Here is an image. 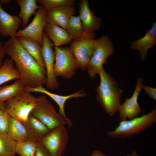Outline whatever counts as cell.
<instances>
[{
  "mask_svg": "<svg viewBox=\"0 0 156 156\" xmlns=\"http://www.w3.org/2000/svg\"><path fill=\"white\" fill-rule=\"evenodd\" d=\"M114 51L112 42L107 36L95 39L93 52L86 68L90 78H94L99 74L103 64L107 62V57Z\"/></svg>",
  "mask_w": 156,
  "mask_h": 156,
  "instance_id": "4",
  "label": "cell"
},
{
  "mask_svg": "<svg viewBox=\"0 0 156 156\" xmlns=\"http://www.w3.org/2000/svg\"><path fill=\"white\" fill-rule=\"evenodd\" d=\"M69 139L67 129L65 125H62L51 130L40 141L51 156H61Z\"/></svg>",
  "mask_w": 156,
  "mask_h": 156,
  "instance_id": "9",
  "label": "cell"
},
{
  "mask_svg": "<svg viewBox=\"0 0 156 156\" xmlns=\"http://www.w3.org/2000/svg\"><path fill=\"white\" fill-rule=\"evenodd\" d=\"M5 54L3 44L2 42L0 41V68L3 64V59Z\"/></svg>",
  "mask_w": 156,
  "mask_h": 156,
  "instance_id": "32",
  "label": "cell"
},
{
  "mask_svg": "<svg viewBox=\"0 0 156 156\" xmlns=\"http://www.w3.org/2000/svg\"><path fill=\"white\" fill-rule=\"evenodd\" d=\"M54 46L53 44L48 38L44 31L42 54L46 72L45 84L47 88L50 90L57 89L59 86L54 72V62L55 59L54 51L53 49Z\"/></svg>",
  "mask_w": 156,
  "mask_h": 156,
  "instance_id": "10",
  "label": "cell"
},
{
  "mask_svg": "<svg viewBox=\"0 0 156 156\" xmlns=\"http://www.w3.org/2000/svg\"><path fill=\"white\" fill-rule=\"evenodd\" d=\"M17 38L23 47L40 65L45 68L42 55L41 46L35 40L28 38L23 37Z\"/></svg>",
  "mask_w": 156,
  "mask_h": 156,
  "instance_id": "21",
  "label": "cell"
},
{
  "mask_svg": "<svg viewBox=\"0 0 156 156\" xmlns=\"http://www.w3.org/2000/svg\"><path fill=\"white\" fill-rule=\"evenodd\" d=\"M16 2L20 7L18 16L22 20V27L25 28L31 16L36 14V10L40 7L36 0H16Z\"/></svg>",
  "mask_w": 156,
  "mask_h": 156,
  "instance_id": "23",
  "label": "cell"
},
{
  "mask_svg": "<svg viewBox=\"0 0 156 156\" xmlns=\"http://www.w3.org/2000/svg\"><path fill=\"white\" fill-rule=\"evenodd\" d=\"M6 54L15 63L20 79L27 87L34 88L45 84V68L21 46L16 37L10 38L3 44Z\"/></svg>",
  "mask_w": 156,
  "mask_h": 156,
  "instance_id": "1",
  "label": "cell"
},
{
  "mask_svg": "<svg viewBox=\"0 0 156 156\" xmlns=\"http://www.w3.org/2000/svg\"><path fill=\"white\" fill-rule=\"evenodd\" d=\"M37 144L38 142L30 140L16 142V153L20 156H35Z\"/></svg>",
  "mask_w": 156,
  "mask_h": 156,
  "instance_id": "27",
  "label": "cell"
},
{
  "mask_svg": "<svg viewBox=\"0 0 156 156\" xmlns=\"http://www.w3.org/2000/svg\"><path fill=\"white\" fill-rule=\"evenodd\" d=\"M2 4L0 0V34L4 37H16L22 20L18 15H12L5 11Z\"/></svg>",
  "mask_w": 156,
  "mask_h": 156,
  "instance_id": "15",
  "label": "cell"
},
{
  "mask_svg": "<svg viewBox=\"0 0 156 156\" xmlns=\"http://www.w3.org/2000/svg\"><path fill=\"white\" fill-rule=\"evenodd\" d=\"M95 34L93 31H84L78 38L73 40L69 48L77 63L79 69H86L93 49Z\"/></svg>",
  "mask_w": 156,
  "mask_h": 156,
  "instance_id": "7",
  "label": "cell"
},
{
  "mask_svg": "<svg viewBox=\"0 0 156 156\" xmlns=\"http://www.w3.org/2000/svg\"><path fill=\"white\" fill-rule=\"evenodd\" d=\"M44 30L48 38L53 42L54 47L67 44L72 41L66 30L57 25L47 23Z\"/></svg>",
  "mask_w": 156,
  "mask_h": 156,
  "instance_id": "19",
  "label": "cell"
},
{
  "mask_svg": "<svg viewBox=\"0 0 156 156\" xmlns=\"http://www.w3.org/2000/svg\"><path fill=\"white\" fill-rule=\"evenodd\" d=\"M37 102V98L25 92L6 101L4 104L11 117L23 123L28 119Z\"/></svg>",
  "mask_w": 156,
  "mask_h": 156,
  "instance_id": "6",
  "label": "cell"
},
{
  "mask_svg": "<svg viewBox=\"0 0 156 156\" xmlns=\"http://www.w3.org/2000/svg\"><path fill=\"white\" fill-rule=\"evenodd\" d=\"M0 1L2 4H6L10 3L11 1L10 0H0Z\"/></svg>",
  "mask_w": 156,
  "mask_h": 156,
  "instance_id": "34",
  "label": "cell"
},
{
  "mask_svg": "<svg viewBox=\"0 0 156 156\" xmlns=\"http://www.w3.org/2000/svg\"><path fill=\"white\" fill-rule=\"evenodd\" d=\"M66 30L72 40L78 38L82 34L84 30L79 15L71 16Z\"/></svg>",
  "mask_w": 156,
  "mask_h": 156,
  "instance_id": "25",
  "label": "cell"
},
{
  "mask_svg": "<svg viewBox=\"0 0 156 156\" xmlns=\"http://www.w3.org/2000/svg\"><path fill=\"white\" fill-rule=\"evenodd\" d=\"M7 135L10 139L16 142L29 140L28 134L23 124L11 116Z\"/></svg>",
  "mask_w": 156,
  "mask_h": 156,
  "instance_id": "20",
  "label": "cell"
},
{
  "mask_svg": "<svg viewBox=\"0 0 156 156\" xmlns=\"http://www.w3.org/2000/svg\"><path fill=\"white\" fill-rule=\"evenodd\" d=\"M156 44V23L155 22L143 37L132 41L130 45L132 49L139 51L142 60H144L146 58L148 49L153 48Z\"/></svg>",
  "mask_w": 156,
  "mask_h": 156,
  "instance_id": "17",
  "label": "cell"
},
{
  "mask_svg": "<svg viewBox=\"0 0 156 156\" xmlns=\"http://www.w3.org/2000/svg\"><path fill=\"white\" fill-rule=\"evenodd\" d=\"M126 156H138V155L137 153L134 151L132 153Z\"/></svg>",
  "mask_w": 156,
  "mask_h": 156,
  "instance_id": "35",
  "label": "cell"
},
{
  "mask_svg": "<svg viewBox=\"0 0 156 156\" xmlns=\"http://www.w3.org/2000/svg\"><path fill=\"white\" fill-rule=\"evenodd\" d=\"M35 156H51L40 141L38 142Z\"/></svg>",
  "mask_w": 156,
  "mask_h": 156,
  "instance_id": "30",
  "label": "cell"
},
{
  "mask_svg": "<svg viewBox=\"0 0 156 156\" xmlns=\"http://www.w3.org/2000/svg\"><path fill=\"white\" fill-rule=\"evenodd\" d=\"M90 156H107L99 150L93 151Z\"/></svg>",
  "mask_w": 156,
  "mask_h": 156,
  "instance_id": "33",
  "label": "cell"
},
{
  "mask_svg": "<svg viewBox=\"0 0 156 156\" xmlns=\"http://www.w3.org/2000/svg\"><path fill=\"white\" fill-rule=\"evenodd\" d=\"M73 6L65 5L47 11V23L58 26L64 29L66 28L69 20L75 13Z\"/></svg>",
  "mask_w": 156,
  "mask_h": 156,
  "instance_id": "14",
  "label": "cell"
},
{
  "mask_svg": "<svg viewBox=\"0 0 156 156\" xmlns=\"http://www.w3.org/2000/svg\"><path fill=\"white\" fill-rule=\"evenodd\" d=\"M20 76L12 59L8 58L3 61L0 68V86L13 79H20Z\"/></svg>",
  "mask_w": 156,
  "mask_h": 156,
  "instance_id": "24",
  "label": "cell"
},
{
  "mask_svg": "<svg viewBox=\"0 0 156 156\" xmlns=\"http://www.w3.org/2000/svg\"><path fill=\"white\" fill-rule=\"evenodd\" d=\"M98 74L100 82L96 88V99L106 113L112 117L118 111L122 91L116 81L103 67Z\"/></svg>",
  "mask_w": 156,
  "mask_h": 156,
  "instance_id": "2",
  "label": "cell"
},
{
  "mask_svg": "<svg viewBox=\"0 0 156 156\" xmlns=\"http://www.w3.org/2000/svg\"><path fill=\"white\" fill-rule=\"evenodd\" d=\"M156 122V108L149 113L132 119L120 121L113 131H108L107 135L113 138H123L136 135L144 131Z\"/></svg>",
  "mask_w": 156,
  "mask_h": 156,
  "instance_id": "3",
  "label": "cell"
},
{
  "mask_svg": "<svg viewBox=\"0 0 156 156\" xmlns=\"http://www.w3.org/2000/svg\"><path fill=\"white\" fill-rule=\"evenodd\" d=\"M55 62L54 72L56 77L69 79L76 73L78 69L77 61L69 47L54 46Z\"/></svg>",
  "mask_w": 156,
  "mask_h": 156,
  "instance_id": "8",
  "label": "cell"
},
{
  "mask_svg": "<svg viewBox=\"0 0 156 156\" xmlns=\"http://www.w3.org/2000/svg\"><path fill=\"white\" fill-rule=\"evenodd\" d=\"M47 11L40 6L31 22L24 29L18 30L16 37L28 38L38 42L41 46L43 42L44 30L47 23Z\"/></svg>",
  "mask_w": 156,
  "mask_h": 156,
  "instance_id": "11",
  "label": "cell"
},
{
  "mask_svg": "<svg viewBox=\"0 0 156 156\" xmlns=\"http://www.w3.org/2000/svg\"><path fill=\"white\" fill-rule=\"evenodd\" d=\"M79 16L84 31L94 32L100 29L101 19L96 16L90 9L87 0H81L79 3Z\"/></svg>",
  "mask_w": 156,
  "mask_h": 156,
  "instance_id": "16",
  "label": "cell"
},
{
  "mask_svg": "<svg viewBox=\"0 0 156 156\" xmlns=\"http://www.w3.org/2000/svg\"><path fill=\"white\" fill-rule=\"evenodd\" d=\"M28 134L29 140L38 142L51 130L31 114L28 119L22 123Z\"/></svg>",
  "mask_w": 156,
  "mask_h": 156,
  "instance_id": "18",
  "label": "cell"
},
{
  "mask_svg": "<svg viewBox=\"0 0 156 156\" xmlns=\"http://www.w3.org/2000/svg\"><path fill=\"white\" fill-rule=\"evenodd\" d=\"M4 103H0V133L7 135L10 116L5 108Z\"/></svg>",
  "mask_w": 156,
  "mask_h": 156,
  "instance_id": "29",
  "label": "cell"
},
{
  "mask_svg": "<svg viewBox=\"0 0 156 156\" xmlns=\"http://www.w3.org/2000/svg\"><path fill=\"white\" fill-rule=\"evenodd\" d=\"M37 99V104L31 113L32 115L50 130L67 124L66 119L57 112L46 96L42 95Z\"/></svg>",
  "mask_w": 156,
  "mask_h": 156,
  "instance_id": "5",
  "label": "cell"
},
{
  "mask_svg": "<svg viewBox=\"0 0 156 156\" xmlns=\"http://www.w3.org/2000/svg\"><path fill=\"white\" fill-rule=\"evenodd\" d=\"M40 6L47 11L62 6L69 5L73 6L74 0H37Z\"/></svg>",
  "mask_w": 156,
  "mask_h": 156,
  "instance_id": "28",
  "label": "cell"
},
{
  "mask_svg": "<svg viewBox=\"0 0 156 156\" xmlns=\"http://www.w3.org/2000/svg\"><path fill=\"white\" fill-rule=\"evenodd\" d=\"M27 86L20 79L13 83L0 88V103L5 102L14 96L26 92Z\"/></svg>",
  "mask_w": 156,
  "mask_h": 156,
  "instance_id": "22",
  "label": "cell"
},
{
  "mask_svg": "<svg viewBox=\"0 0 156 156\" xmlns=\"http://www.w3.org/2000/svg\"><path fill=\"white\" fill-rule=\"evenodd\" d=\"M26 91L30 93L37 92L42 93L52 99L58 106V113L66 119L67 122V125L69 128L71 127L72 123L71 120L66 116L65 114V106L66 102L68 100L72 98L84 97L86 96V94L82 90L67 95H61L50 92L45 89L43 86V85H40L34 88L27 87Z\"/></svg>",
  "mask_w": 156,
  "mask_h": 156,
  "instance_id": "13",
  "label": "cell"
},
{
  "mask_svg": "<svg viewBox=\"0 0 156 156\" xmlns=\"http://www.w3.org/2000/svg\"><path fill=\"white\" fill-rule=\"evenodd\" d=\"M143 80L139 77L137 82L134 92L131 97L126 98L122 104H120L118 111L119 119L121 121L132 119L138 116L142 113V110L138 102V99L142 89Z\"/></svg>",
  "mask_w": 156,
  "mask_h": 156,
  "instance_id": "12",
  "label": "cell"
},
{
  "mask_svg": "<svg viewBox=\"0 0 156 156\" xmlns=\"http://www.w3.org/2000/svg\"><path fill=\"white\" fill-rule=\"evenodd\" d=\"M142 89L144 90L146 93L155 100H156V88L148 86L143 85L142 86Z\"/></svg>",
  "mask_w": 156,
  "mask_h": 156,
  "instance_id": "31",
  "label": "cell"
},
{
  "mask_svg": "<svg viewBox=\"0 0 156 156\" xmlns=\"http://www.w3.org/2000/svg\"><path fill=\"white\" fill-rule=\"evenodd\" d=\"M16 143L6 134L0 133V156H16Z\"/></svg>",
  "mask_w": 156,
  "mask_h": 156,
  "instance_id": "26",
  "label": "cell"
}]
</instances>
